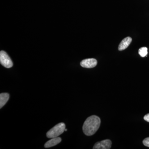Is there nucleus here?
<instances>
[{
    "label": "nucleus",
    "instance_id": "1",
    "mask_svg": "<svg viewBox=\"0 0 149 149\" xmlns=\"http://www.w3.org/2000/svg\"><path fill=\"white\" fill-rule=\"evenodd\" d=\"M101 124L100 118L95 115L88 118L83 124V130L84 134L87 136L94 135L97 131Z\"/></svg>",
    "mask_w": 149,
    "mask_h": 149
},
{
    "label": "nucleus",
    "instance_id": "4",
    "mask_svg": "<svg viewBox=\"0 0 149 149\" xmlns=\"http://www.w3.org/2000/svg\"><path fill=\"white\" fill-rule=\"evenodd\" d=\"M112 142L110 140H105L97 142L93 147V149H109L111 148Z\"/></svg>",
    "mask_w": 149,
    "mask_h": 149
},
{
    "label": "nucleus",
    "instance_id": "7",
    "mask_svg": "<svg viewBox=\"0 0 149 149\" xmlns=\"http://www.w3.org/2000/svg\"><path fill=\"white\" fill-rule=\"evenodd\" d=\"M61 138H60V137H56V138H52L50 140L47 141L45 144V148H49L54 146L61 143Z\"/></svg>",
    "mask_w": 149,
    "mask_h": 149
},
{
    "label": "nucleus",
    "instance_id": "5",
    "mask_svg": "<svg viewBox=\"0 0 149 149\" xmlns=\"http://www.w3.org/2000/svg\"><path fill=\"white\" fill-rule=\"evenodd\" d=\"M97 64V60L95 58L85 59L80 62V65L85 68H91L95 67Z\"/></svg>",
    "mask_w": 149,
    "mask_h": 149
},
{
    "label": "nucleus",
    "instance_id": "9",
    "mask_svg": "<svg viewBox=\"0 0 149 149\" xmlns=\"http://www.w3.org/2000/svg\"><path fill=\"white\" fill-rule=\"evenodd\" d=\"M139 53L142 57L146 56L148 54V48L146 47H143L140 48L139 49Z\"/></svg>",
    "mask_w": 149,
    "mask_h": 149
},
{
    "label": "nucleus",
    "instance_id": "2",
    "mask_svg": "<svg viewBox=\"0 0 149 149\" xmlns=\"http://www.w3.org/2000/svg\"><path fill=\"white\" fill-rule=\"evenodd\" d=\"M65 125L63 123H58L52 128L47 133V136L49 139L56 138L62 134L65 131Z\"/></svg>",
    "mask_w": 149,
    "mask_h": 149
},
{
    "label": "nucleus",
    "instance_id": "10",
    "mask_svg": "<svg viewBox=\"0 0 149 149\" xmlns=\"http://www.w3.org/2000/svg\"><path fill=\"white\" fill-rule=\"evenodd\" d=\"M143 143L144 146L149 147V137L144 139L143 141Z\"/></svg>",
    "mask_w": 149,
    "mask_h": 149
},
{
    "label": "nucleus",
    "instance_id": "3",
    "mask_svg": "<svg viewBox=\"0 0 149 149\" xmlns=\"http://www.w3.org/2000/svg\"><path fill=\"white\" fill-rule=\"evenodd\" d=\"M0 62L1 64L6 68H10L13 65L11 59L8 54L3 51L0 52Z\"/></svg>",
    "mask_w": 149,
    "mask_h": 149
},
{
    "label": "nucleus",
    "instance_id": "6",
    "mask_svg": "<svg viewBox=\"0 0 149 149\" xmlns=\"http://www.w3.org/2000/svg\"><path fill=\"white\" fill-rule=\"evenodd\" d=\"M132 38L129 37H126V38H124L123 40H122L118 46V50L123 51L128 47V46L132 42Z\"/></svg>",
    "mask_w": 149,
    "mask_h": 149
},
{
    "label": "nucleus",
    "instance_id": "12",
    "mask_svg": "<svg viewBox=\"0 0 149 149\" xmlns=\"http://www.w3.org/2000/svg\"><path fill=\"white\" fill-rule=\"evenodd\" d=\"M67 129H65V131H67Z\"/></svg>",
    "mask_w": 149,
    "mask_h": 149
},
{
    "label": "nucleus",
    "instance_id": "11",
    "mask_svg": "<svg viewBox=\"0 0 149 149\" xmlns=\"http://www.w3.org/2000/svg\"><path fill=\"white\" fill-rule=\"evenodd\" d=\"M144 119L147 122H149V113H148L144 116Z\"/></svg>",
    "mask_w": 149,
    "mask_h": 149
},
{
    "label": "nucleus",
    "instance_id": "8",
    "mask_svg": "<svg viewBox=\"0 0 149 149\" xmlns=\"http://www.w3.org/2000/svg\"><path fill=\"white\" fill-rule=\"evenodd\" d=\"M9 95L7 93H2L0 94V108L1 109L8 101Z\"/></svg>",
    "mask_w": 149,
    "mask_h": 149
}]
</instances>
